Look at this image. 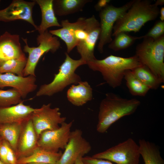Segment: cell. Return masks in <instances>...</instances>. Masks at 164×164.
Instances as JSON below:
<instances>
[{"instance_id":"484cf974","label":"cell","mask_w":164,"mask_h":164,"mask_svg":"<svg viewBox=\"0 0 164 164\" xmlns=\"http://www.w3.org/2000/svg\"><path fill=\"white\" fill-rule=\"evenodd\" d=\"M134 74L150 89H157L162 81L146 66L142 65L131 70Z\"/></svg>"},{"instance_id":"3957f363","label":"cell","mask_w":164,"mask_h":164,"mask_svg":"<svg viewBox=\"0 0 164 164\" xmlns=\"http://www.w3.org/2000/svg\"><path fill=\"white\" fill-rule=\"evenodd\" d=\"M86 64L92 70L100 72L104 80L113 88L121 85L126 70L142 65L135 55L123 57L112 55L101 60L96 58L87 62Z\"/></svg>"},{"instance_id":"d590c367","label":"cell","mask_w":164,"mask_h":164,"mask_svg":"<svg viewBox=\"0 0 164 164\" xmlns=\"http://www.w3.org/2000/svg\"><path fill=\"white\" fill-rule=\"evenodd\" d=\"M82 156H78L75 161L74 164H85L82 160Z\"/></svg>"},{"instance_id":"1f68e13d","label":"cell","mask_w":164,"mask_h":164,"mask_svg":"<svg viewBox=\"0 0 164 164\" xmlns=\"http://www.w3.org/2000/svg\"><path fill=\"white\" fill-rule=\"evenodd\" d=\"M82 160L85 164H114L110 161L94 158L92 156H83Z\"/></svg>"},{"instance_id":"cb8c5ba5","label":"cell","mask_w":164,"mask_h":164,"mask_svg":"<svg viewBox=\"0 0 164 164\" xmlns=\"http://www.w3.org/2000/svg\"><path fill=\"white\" fill-rule=\"evenodd\" d=\"M23 122L0 125V136L9 143L15 152L22 130Z\"/></svg>"},{"instance_id":"52a82bcc","label":"cell","mask_w":164,"mask_h":164,"mask_svg":"<svg viewBox=\"0 0 164 164\" xmlns=\"http://www.w3.org/2000/svg\"><path fill=\"white\" fill-rule=\"evenodd\" d=\"M22 39L26 44L24 51L29 55L23 70V76H36V68L40 57L49 51L55 53L60 47V43L58 38L53 36L48 30L38 36L37 42L38 46L37 47H29L27 43V39Z\"/></svg>"},{"instance_id":"8fae6325","label":"cell","mask_w":164,"mask_h":164,"mask_svg":"<svg viewBox=\"0 0 164 164\" xmlns=\"http://www.w3.org/2000/svg\"><path fill=\"white\" fill-rule=\"evenodd\" d=\"M73 121L62 124L59 128L43 132L38 140L39 147L51 152H56L64 149L68 142Z\"/></svg>"},{"instance_id":"6da1fadb","label":"cell","mask_w":164,"mask_h":164,"mask_svg":"<svg viewBox=\"0 0 164 164\" xmlns=\"http://www.w3.org/2000/svg\"><path fill=\"white\" fill-rule=\"evenodd\" d=\"M140 104L136 98L128 99L113 93H106L100 103L97 131L100 133L106 132L119 119L135 113Z\"/></svg>"},{"instance_id":"9a60e30c","label":"cell","mask_w":164,"mask_h":164,"mask_svg":"<svg viewBox=\"0 0 164 164\" xmlns=\"http://www.w3.org/2000/svg\"><path fill=\"white\" fill-rule=\"evenodd\" d=\"M36 76H20L11 73L0 74V88L11 87L17 90L22 98H25L37 87Z\"/></svg>"},{"instance_id":"ba28073f","label":"cell","mask_w":164,"mask_h":164,"mask_svg":"<svg viewBox=\"0 0 164 164\" xmlns=\"http://www.w3.org/2000/svg\"><path fill=\"white\" fill-rule=\"evenodd\" d=\"M140 156L138 145L133 139L129 138L92 157L117 164H138Z\"/></svg>"},{"instance_id":"8992f818","label":"cell","mask_w":164,"mask_h":164,"mask_svg":"<svg viewBox=\"0 0 164 164\" xmlns=\"http://www.w3.org/2000/svg\"><path fill=\"white\" fill-rule=\"evenodd\" d=\"M97 20L94 15L88 18L80 17L73 22H71L67 19L62 20L61 22V28L49 32L65 42L67 53H69L79 43L87 39Z\"/></svg>"},{"instance_id":"30bf717a","label":"cell","mask_w":164,"mask_h":164,"mask_svg":"<svg viewBox=\"0 0 164 164\" xmlns=\"http://www.w3.org/2000/svg\"><path fill=\"white\" fill-rule=\"evenodd\" d=\"M30 118L38 137L44 131L58 128L66 119L61 116L59 108H52L50 103L44 104L40 108H36Z\"/></svg>"},{"instance_id":"44dd1931","label":"cell","mask_w":164,"mask_h":164,"mask_svg":"<svg viewBox=\"0 0 164 164\" xmlns=\"http://www.w3.org/2000/svg\"><path fill=\"white\" fill-rule=\"evenodd\" d=\"M62 154L61 151L56 152H51L38 147L30 155L18 159L16 164H25L31 162L56 164Z\"/></svg>"},{"instance_id":"277c9868","label":"cell","mask_w":164,"mask_h":164,"mask_svg":"<svg viewBox=\"0 0 164 164\" xmlns=\"http://www.w3.org/2000/svg\"><path fill=\"white\" fill-rule=\"evenodd\" d=\"M65 58L59 67L58 72L54 74V78L50 83L40 87L36 93V96H52L62 91L70 84H77L82 81L81 77L75 73V71L80 66L86 64V62L81 58L74 60L67 52H65Z\"/></svg>"},{"instance_id":"f546056e","label":"cell","mask_w":164,"mask_h":164,"mask_svg":"<svg viewBox=\"0 0 164 164\" xmlns=\"http://www.w3.org/2000/svg\"><path fill=\"white\" fill-rule=\"evenodd\" d=\"M164 35V21H157L152 28L145 35L138 37V39L149 37L155 40Z\"/></svg>"},{"instance_id":"836d02e7","label":"cell","mask_w":164,"mask_h":164,"mask_svg":"<svg viewBox=\"0 0 164 164\" xmlns=\"http://www.w3.org/2000/svg\"><path fill=\"white\" fill-rule=\"evenodd\" d=\"M110 1V0H99L95 5V9L97 11L100 12L108 5Z\"/></svg>"},{"instance_id":"ffe728a7","label":"cell","mask_w":164,"mask_h":164,"mask_svg":"<svg viewBox=\"0 0 164 164\" xmlns=\"http://www.w3.org/2000/svg\"><path fill=\"white\" fill-rule=\"evenodd\" d=\"M34 1L39 5L41 12V22L37 29L39 34L43 33L51 27H61L55 15L53 0Z\"/></svg>"},{"instance_id":"2e32d148","label":"cell","mask_w":164,"mask_h":164,"mask_svg":"<svg viewBox=\"0 0 164 164\" xmlns=\"http://www.w3.org/2000/svg\"><path fill=\"white\" fill-rule=\"evenodd\" d=\"M25 55L19 35L5 32L0 36V66L7 61L19 58Z\"/></svg>"},{"instance_id":"5b68a950","label":"cell","mask_w":164,"mask_h":164,"mask_svg":"<svg viewBox=\"0 0 164 164\" xmlns=\"http://www.w3.org/2000/svg\"><path fill=\"white\" fill-rule=\"evenodd\" d=\"M136 47L135 55L162 82H164V35L154 40L144 38Z\"/></svg>"},{"instance_id":"4fadbf2b","label":"cell","mask_w":164,"mask_h":164,"mask_svg":"<svg viewBox=\"0 0 164 164\" xmlns=\"http://www.w3.org/2000/svg\"><path fill=\"white\" fill-rule=\"evenodd\" d=\"M36 3L34 0H13L8 6L0 10V21L9 22L22 20L31 24L37 30L38 26L35 24L32 17L33 8Z\"/></svg>"},{"instance_id":"7c38bea8","label":"cell","mask_w":164,"mask_h":164,"mask_svg":"<svg viewBox=\"0 0 164 164\" xmlns=\"http://www.w3.org/2000/svg\"><path fill=\"white\" fill-rule=\"evenodd\" d=\"M64 152L56 164H74L79 156H84L91 149L90 143L83 136L82 131L76 129L71 131Z\"/></svg>"},{"instance_id":"603a6c76","label":"cell","mask_w":164,"mask_h":164,"mask_svg":"<svg viewBox=\"0 0 164 164\" xmlns=\"http://www.w3.org/2000/svg\"><path fill=\"white\" fill-rule=\"evenodd\" d=\"M91 0H53L55 13L64 16L82 11L85 5Z\"/></svg>"},{"instance_id":"d6986e66","label":"cell","mask_w":164,"mask_h":164,"mask_svg":"<svg viewBox=\"0 0 164 164\" xmlns=\"http://www.w3.org/2000/svg\"><path fill=\"white\" fill-rule=\"evenodd\" d=\"M68 100L73 105L80 106L91 101L93 97L92 89L87 81H81L73 84L67 91Z\"/></svg>"},{"instance_id":"7a4b0ae2","label":"cell","mask_w":164,"mask_h":164,"mask_svg":"<svg viewBox=\"0 0 164 164\" xmlns=\"http://www.w3.org/2000/svg\"><path fill=\"white\" fill-rule=\"evenodd\" d=\"M158 6L150 0H134L130 8L115 23L112 36L121 32H139L147 22L159 15Z\"/></svg>"},{"instance_id":"f35d334b","label":"cell","mask_w":164,"mask_h":164,"mask_svg":"<svg viewBox=\"0 0 164 164\" xmlns=\"http://www.w3.org/2000/svg\"><path fill=\"white\" fill-rule=\"evenodd\" d=\"M2 140H3V139L0 136V144L1 143Z\"/></svg>"},{"instance_id":"5bb4252c","label":"cell","mask_w":164,"mask_h":164,"mask_svg":"<svg viewBox=\"0 0 164 164\" xmlns=\"http://www.w3.org/2000/svg\"><path fill=\"white\" fill-rule=\"evenodd\" d=\"M38 137L30 117L23 122L15 152L17 160L30 155L38 147Z\"/></svg>"},{"instance_id":"ab89813d","label":"cell","mask_w":164,"mask_h":164,"mask_svg":"<svg viewBox=\"0 0 164 164\" xmlns=\"http://www.w3.org/2000/svg\"><path fill=\"white\" fill-rule=\"evenodd\" d=\"M0 164H4L2 162V161L0 159Z\"/></svg>"},{"instance_id":"8d00e7d4","label":"cell","mask_w":164,"mask_h":164,"mask_svg":"<svg viewBox=\"0 0 164 164\" xmlns=\"http://www.w3.org/2000/svg\"><path fill=\"white\" fill-rule=\"evenodd\" d=\"M154 4L157 6H158L159 5H162L164 4V0H157Z\"/></svg>"},{"instance_id":"f1b7e54d","label":"cell","mask_w":164,"mask_h":164,"mask_svg":"<svg viewBox=\"0 0 164 164\" xmlns=\"http://www.w3.org/2000/svg\"><path fill=\"white\" fill-rule=\"evenodd\" d=\"M21 96L16 89H0V107H5L17 104L22 101Z\"/></svg>"},{"instance_id":"83f0119b","label":"cell","mask_w":164,"mask_h":164,"mask_svg":"<svg viewBox=\"0 0 164 164\" xmlns=\"http://www.w3.org/2000/svg\"><path fill=\"white\" fill-rule=\"evenodd\" d=\"M114 37V39L108 45V47L114 51L125 49L138 39V37L132 36L125 32H119Z\"/></svg>"},{"instance_id":"d6a6232c","label":"cell","mask_w":164,"mask_h":164,"mask_svg":"<svg viewBox=\"0 0 164 164\" xmlns=\"http://www.w3.org/2000/svg\"><path fill=\"white\" fill-rule=\"evenodd\" d=\"M7 160L9 164H16L17 159L15 151L8 143Z\"/></svg>"},{"instance_id":"74e56055","label":"cell","mask_w":164,"mask_h":164,"mask_svg":"<svg viewBox=\"0 0 164 164\" xmlns=\"http://www.w3.org/2000/svg\"><path fill=\"white\" fill-rule=\"evenodd\" d=\"M25 164H48L45 163H38V162H31L27 163H26Z\"/></svg>"},{"instance_id":"60d3db41","label":"cell","mask_w":164,"mask_h":164,"mask_svg":"<svg viewBox=\"0 0 164 164\" xmlns=\"http://www.w3.org/2000/svg\"><path fill=\"white\" fill-rule=\"evenodd\" d=\"M0 2H1V0H0Z\"/></svg>"},{"instance_id":"e575fe53","label":"cell","mask_w":164,"mask_h":164,"mask_svg":"<svg viewBox=\"0 0 164 164\" xmlns=\"http://www.w3.org/2000/svg\"><path fill=\"white\" fill-rule=\"evenodd\" d=\"M160 15V20L162 21H164V7H162L159 10V15Z\"/></svg>"},{"instance_id":"4dcf8cb0","label":"cell","mask_w":164,"mask_h":164,"mask_svg":"<svg viewBox=\"0 0 164 164\" xmlns=\"http://www.w3.org/2000/svg\"><path fill=\"white\" fill-rule=\"evenodd\" d=\"M8 143L3 139L0 144V159L4 164H9L7 160Z\"/></svg>"},{"instance_id":"ac0fdd59","label":"cell","mask_w":164,"mask_h":164,"mask_svg":"<svg viewBox=\"0 0 164 164\" xmlns=\"http://www.w3.org/2000/svg\"><path fill=\"white\" fill-rule=\"evenodd\" d=\"M100 33V22L97 20L91 29L87 39L76 46L81 58L86 63L96 58L94 55V48Z\"/></svg>"},{"instance_id":"4316f807","label":"cell","mask_w":164,"mask_h":164,"mask_svg":"<svg viewBox=\"0 0 164 164\" xmlns=\"http://www.w3.org/2000/svg\"><path fill=\"white\" fill-rule=\"evenodd\" d=\"M27 58L25 55L20 58L9 60L0 66V74L11 73L20 76H23V72Z\"/></svg>"},{"instance_id":"9c48e42d","label":"cell","mask_w":164,"mask_h":164,"mask_svg":"<svg viewBox=\"0 0 164 164\" xmlns=\"http://www.w3.org/2000/svg\"><path fill=\"white\" fill-rule=\"evenodd\" d=\"M134 0L119 7L109 4L99 12L100 33L97 47L100 53H103L104 46L112 40V34L115 23L130 8Z\"/></svg>"},{"instance_id":"d4e9b609","label":"cell","mask_w":164,"mask_h":164,"mask_svg":"<svg viewBox=\"0 0 164 164\" xmlns=\"http://www.w3.org/2000/svg\"><path fill=\"white\" fill-rule=\"evenodd\" d=\"M124 78L130 93L133 96L144 97L150 90L134 74L131 70H128L125 72Z\"/></svg>"},{"instance_id":"e0dca14e","label":"cell","mask_w":164,"mask_h":164,"mask_svg":"<svg viewBox=\"0 0 164 164\" xmlns=\"http://www.w3.org/2000/svg\"><path fill=\"white\" fill-rule=\"evenodd\" d=\"M36 109L24 104L23 101L15 105L0 107V125L22 122L29 118Z\"/></svg>"},{"instance_id":"7402d4cb","label":"cell","mask_w":164,"mask_h":164,"mask_svg":"<svg viewBox=\"0 0 164 164\" xmlns=\"http://www.w3.org/2000/svg\"><path fill=\"white\" fill-rule=\"evenodd\" d=\"M138 145L140 155L145 164H164L159 148L155 143L141 139Z\"/></svg>"}]
</instances>
